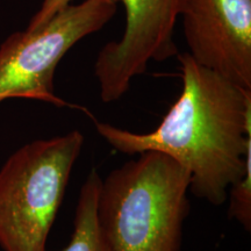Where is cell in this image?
I'll return each instance as SVG.
<instances>
[{
	"instance_id": "cell-8",
	"label": "cell",
	"mask_w": 251,
	"mask_h": 251,
	"mask_svg": "<svg viewBox=\"0 0 251 251\" xmlns=\"http://www.w3.org/2000/svg\"><path fill=\"white\" fill-rule=\"evenodd\" d=\"M228 216L242 226L248 233L251 230V165L242 177L229 187Z\"/></svg>"
},
{
	"instance_id": "cell-7",
	"label": "cell",
	"mask_w": 251,
	"mask_h": 251,
	"mask_svg": "<svg viewBox=\"0 0 251 251\" xmlns=\"http://www.w3.org/2000/svg\"><path fill=\"white\" fill-rule=\"evenodd\" d=\"M102 178L96 169L81 185L74 221V231L61 251H114L100 227L97 205Z\"/></svg>"
},
{
	"instance_id": "cell-2",
	"label": "cell",
	"mask_w": 251,
	"mask_h": 251,
	"mask_svg": "<svg viewBox=\"0 0 251 251\" xmlns=\"http://www.w3.org/2000/svg\"><path fill=\"white\" fill-rule=\"evenodd\" d=\"M190 174L158 151L140 153L101 180L97 213L114 251H181Z\"/></svg>"
},
{
	"instance_id": "cell-1",
	"label": "cell",
	"mask_w": 251,
	"mask_h": 251,
	"mask_svg": "<svg viewBox=\"0 0 251 251\" xmlns=\"http://www.w3.org/2000/svg\"><path fill=\"white\" fill-rule=\"evenodd\" d=\"M181 92L149 133H133L96 121L113 149L128 156L158 151L190 174V193L213 206L227 201L228 190L251 165V90L177 55Z\"/></svg>"
},
{
	"instance_id": "cell-4",
	"label": "cell",
	"mask_w": 251,
	"mask_h": 251,
	"mask_svg": "<svg viewBox=\"0 0 251 251\" xmlns=\"http://www.w3.org/2000/svg\"><path fill=\"white\" fill-rule=\"evenodd\" d=\"M118 2L83 0L71 4L36 28L12 34L0 46V102L29 99L56 107H75L56 96L55 71L79 41L114 17Z\"/></svg>"
},
{
	"instance_id": "cell-5",
	"label": "cell",
	"mask_w": 251,
	"mask_h": 251,
	"mask_svg": "<svg viewBox=\"0 0 251 251\" xmlns=\"http://www.w3.org/2000/svg\"><path fill=\"white\" fill-rule=\"evenodd\" d=\"M124 5L122 36L103 46L94 63L100 99L120 100L131 81L147 71L149 63L178 55L175 28L184 0H118Z\"/></svg>"
},
{
	"instance_id": "cell-9",
	"label": "cell",
	"mask_w": 251,
	"mask_h": 251,
	"mask_svg": "<svg viewBox=\"0 0 251 251\" xmlns=\"http://www.w3.org/2000/svg\"><path fill=\"white\" fill-rule=\"evenodd\" d=\"M72 1L74 0H43L39 11L30 19L29 25H28L27 28H36L47 23L55 14H57L62 9L71 5ZM111 1L118 2V0H111Z\"/></svg>"
},
{
	"instance_id": "cell-6",
	"label": "cell",
	"mask_w": 251,
	"mask_h": 251,
	"mask_svg": "<svg viewBox=\"0 0 251 251\" xmlns=\"http://www.w3.org/2000/svg\"><path fill=\"white\" fill-rule=\"evenodd\" d=\"M179 18L191 57L251 90V0H184Z\"/></svg>"
},
{
	"instance_id": "cell-3",
	"label": "cell",
	"mask_w": 251,
	"mask_h": 251,
	"mask_svg": "<svg viewBox=\"0 0 251 251\" xmlns=\"http://www.w3.org/2000/svg\"><path fill=\"white\" fill-rule=\"evenodd\" d=\"M84 146L72 130L25 144L0 169V248L47 251L71 172Z\"/></svg>"
}]
</instances>
